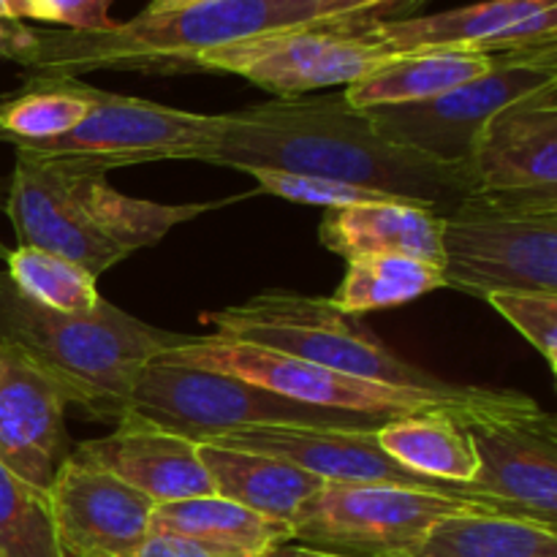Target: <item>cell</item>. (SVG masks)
Returning <instances> with one entry per match:
<instances>
[{"instance_id":"6da1fadb","label":"cell","mask_w":557,"mask_h":557,"mask_svg":"<svg viewBox=\"0 0 557 557\" xmlns=\"http://www.w3.org/2000/svg\"><path fill=\"white\" fill-rule=\"evenodd\" d=\"M207 163L234 172L272 169L375 190L449 215L476 194L471 166L441 163L389 141L343 96L275 98L221 114Z\"/></svg>"},{"instance_id":"7a4b0ae2","label":"cell","mask_w":557,"mask_h":557,"mask_svg":"<svg viewBox=\"0 0 557 557\" xmlns=\"http://www.w3.org/2000/svg\"><path fill=\"white\" fill-rule=\"evenodd\" d=\"M221 205H161L120 194L107 172L76 158L14 150L3 210L20 245L49 250L101 277L141 248Z\"/></svg>"},{"instance_id":"3957f363","label":"cell","mask_w":557,"mask_h":557,"mask_svg":"<svg viewBox=\"0 0 557 557\" xmlns=\"http://www.w3.org/2000/svg\"><path fill=\"white\" fill-rule=\"evenodd\" d=\"M319 0H201L166 14H145L98 33H36L16 63L36 76H71L92 71L185 74L212 49L315 25Z\"/></svg>"},{"instance_id":"277c9868","label":"cell","mask_w":557,"mask_h":557,"mask_svg":"<svg viewBox=\"0 0 557 557\" xmlns=\"http://www.w3.org/2000/svg\"><path fill=\"white\" fill-rule=\"evenodd\" d=\"M190 337L145 324L107 299L90 313L41 308L0 272V343L27 354L69 389L74 406L101 419L114 422L141 368Z\"/></svg>"},{"instance_id":"5b68a950","label":"cell","mask_w":557,"mask_h":557,"mask_svg":"<svg viewBox=\"0 0 557 557\" xmlns=\"http://www.w3.org/2000/svg\"><path fill=\"white\" fill-rule=\"evenodd\" d=\"M158 359L232 375V379L248 381V384L275 392L288 400L305 403V406L381 419L446 413V417H455L462 428H468L476 422L525 417V413L542 408L536 400L517 389H490V386L466 384H449L444 389H413V386L354 379V375L335 373V370L319 368V364L302 362V359L286 357V354L245 346V343H234L218 335H194L190 343L172 348Z\"/></svg>"},{"instance_id":"8992f818","label":"cell","mask_w":557,"mask_h":557,"mask_svg":"<svg viewBox=\"0 0 557 557\" xmlns=\"http://www.w3.org/2000/svg\"><path fill=\"white\" fill-rule=\"evenodd\" d=\"M446 288L557 294V190H476L441 226Z\"/></svg>"},{"instance_id":"52a82bcc","label":"cell","mask_w":557,"mask_h":557,"mask_svg":"<svg viewBox=\"0 0 557 557\" xmlns=\"http://www.w3.org/2000/svg\"><path fill=\"white\" fill-rule=\"evenodd\" d=\"M120 417L139 419L194 444L250 428L381 430L392 419L305 406L270 389L185 364L152 359L136 375ZM114 419V422H117Z\"/></svg>"},{"instance_id":"ba28073f","label":"cell","mask_w":557,"mask_h":557,"mask_svg":"<svg viewBox=\"0 0 557 557\" xmlns=\"http://www.w3.org/2000/svg\"><path fill=\"white\" fill-rule=\"evenodd\" d=\"M205 321L215 326L218 337L286 354L354 379L413 389H444L451 384L397 357L359 324L357 315L341 313L324 297L270 288L239 305L212 310Z\"/></svg>"},{"instance_id":"9c48e42d","label":"cell","mask_w":557,"mask_h":557,"mask_svg":"<svg viewBox=\"0 0 557 557\" xmlns=\"http://www.w3.org/2000/svg\"><path fill=\"white\" fill-rule=\"evenodd\" d=\"M493 506L471 498L389 487L324 482L292 520V542L346 557H413L441 520Z\"/></svg>"},{"instance_id":"30bf717a","label":"cell","mask_w":557,"mask_h":557,"mask_svg":"<svg viewBox=\"0 0 557 557\" xmlns=\"http://www.w3.org/2000/svg\"><path fill=\"white\" fill-rule=\"evenodd\" d=\"M557 82V49L504 54L493 71L441 96L397 107L362 109L381 136L441 163L468 166L476 136L498 109Z\"/></svg>"},{"instance_id":"8fae6325","label":"cell","mask_w":557,"mask_h":557,"mask_svg":"<svg viewBox=\"0 0 557 557\" xmlns=\"http://www.w3.org/2000/svg\"><path fill=\"white\" fill-rule=\"evenodd\" d=\"M221 123V114L183 112L98 90L96 103L74 131L38 145H14V150L33 158H76L103 172L152 161L207 163Z\"/></svg>"},{"instance_id":"7c38bea8","label":"cell","mask_w":557,"mask_h":557,"mask_svg":"<svg viewBox=\"0 0 557 557\" xmlns=\"http://www.w3.org/2000/svg\"><path fill=\"white\" fill-rule=\"evenodd\" d=\"M392 54L357 27L305 25L212 49L196 60V71L243 76L277 98H302L321 87L354 85Z\"/></svg>"},{"instance_id":"4fadbf2b","label":"cell","mask_w":557,"mask_h":557,"mask_svg":"<svg viewBox=\"0 0 557 557\" xmlns=\"http://www.w3.org/2000/svg\"><path fill=\"white\" fill-rule=\"evenodd\" d=\"M389 52L471 49L533 54L557 49V0H484L428 16H395L357 27Z\"/></svg>"},{"instance_id":"5bb4252c","label":"cell","mask_w":557,"mask_h":557,"mask_svg":"<svg viewBox=\"0 0 557 557\" xmlns=\"http://www.w3.org/2000/svg\"><path fill=\"white\" fill-rule=\"evenodd\" d=\"M479 471L468 490L509 517L557 528V419L544 408L525 417L468 424Z\"/></svg>"},{"instance_id":"9a60e30c","label":"cell","mask_w":557,"mask_h":557,"mask_svg":"<svg viewBox=\"0 0 557 557\" xmlns=\"http://www.w3.org/2000/svg\"><path fill=\"white\" fill-rule=\"evenodd\" d=\"M375 433H379V430L250 428L237 430V433L218 435V438L207 441V444L277 457V460L302 468V471L313 473V476L324 479V482L389 484V487L424 490V493L451 495V498L482 500V504L493 506L498 515H506L498 504L482 498V495H476L473 490L435 482V479L419 476V473L397 466V462L381 449Z\"/></svg>"},{"instance_id":"2e32d148","label":"cell","mask_w":557,"mask_h":557,"mask_svg":"<svg viewBox=\"0 0 557 557\" xmlns=\"http://www.w3.org/2000/svg\"><path fill=\"white\" fill-rule=\"evenodd\" d=\"M63 557H125L147 536L152 504L96 462L69 451L47 490Z\"/></svg>"},{"instance_id":"e0dca14e","label":"cell","mask_w":557,"mask_h":557,"mask_svg":"<svg viewBox=\"0 0 557 557\" xmlns=\"http://www.w3.org/2000/svg\"><path fill=\"white\" fill-rule=\"evenodd\" d=\"M69 406L74 397L63 384L20 348L0 343V462L44 493L69 457Z\"/></svg>"},{"instance_id":"ac0fdd59","label":"cell","mask_w":557,"mask_h":557,"mask_svg":"<svg viewBox=\"0 0 557 557\" xmlns=\"http://www.w3.org/2000/svg\"><path fill=\"white\" fill-rule=\"evenodd\" d=\"M468 166L479 190H557V82L498 109Z\"/></svg>"},{"instance_id":"d6986e66","label":"cell","mask_w":557,"mask_h":557,"mask_svg":"<svg viewBox=\"0 0 557 557\" xmlns=\"http://www.w3.org/2000/svg\"><path fill=\"white\" fill-rule=\"evenodd\" d=\"M74 451L139 490L156 506L215 495L199 457V444L139 419L120 417L114 433L85 441Z\"/></svg>"},{"instance_id":"ffe728a7","label":"cell","mask_w":557,"mask_h":557,"mask_svg":"<svg viewBox=\"0 0 557 557\" xmlns=\"http://www.w3.org/2000/svg\"><path fill=\"white\" fill-rule=\"evenodd\" d=\"M441 226L444 218L424 205L403 199L326 210L319 239L346 261L359 256H411L441 267Z\"/></svg>"},{"instance_id":"44dd1931","label":"cell","mask_w":557,"mask_h":557,"mask_svg":"<svg viewBox=\"0 0 557 557\" xmlns=\"http://www.w3.org/2000/svg\"><path fill=\"white\" fill-rule=\"evenodd\" d=\"M504 54L471 52V49H419L392 54L386 63L346 87L343 98L354 109L397 107L441 96L446 90L479 79L498 65Z\"/></svg>"},{"instance_id":"7402d4cb","label":"cell","mask_w":557,"mask_h":557,"mask_svg":"<svg viewBox=\"0 0 557 557\" xmlns=\"http://www.w3.org/2000/svg\"><path fill=\"white\" fill-rule=\"evenodd\" d=\"M199 457L212 482V493L288 525L299 506L324 484V479L302 468L256 451L199 444Z\"/></svg>"},{"instance_id":"603a6c76","label":"cell","mask_w":557,"mask_h":557,"mask_svg":"<svg viewBox=\"0 0 557 557\" xmlns=\"http://www.w3.org/2000/svg\"><path fill=\"white\" fill-rule=\"evenodd\" d=\"M150 528L199 539L212 547L232 549V553L248 557H261L270 549L292 542L288 522L270 520V517L245 509V506L221 498V495L158 504L152 511Z\"/></svg>"},{"instance_id":"cb8c5ba5","label":"cell","mask_w":557,"mask_h":557,"mask_svg":"<svg viewBox=\"0 0 557 557\" xmlns=\"http://www.w3.org/2000/svg\"><path fill=\"white\" fill-rule=\"evenodd\" d=\"M381 449L408 471L468 487L479 471L471 435L446 413H417L386 422L375 433Z\"/></svg>"},{"instance_id":"d4e9b609","label":"cell","mask_w":557,"mask_h":557,"mask_svg":"<svg viewBox=\"0 0 557 557\" xmlns=\"http://www.w3.org/2000/svg\"><path fill=\"white\" fill-rule=\"evenodd\" d=\"M413 557H557V528L520 517L462 511L441 520Z\"/></svg>"},{"instance_id":"484cf974","label":"cell","mask_w":557,"mask_h":557,"mask_svg":"<svg viewBox=\"0 0 557 557\" xmlns=\"http://www.w3.org/2000/svg\"><path fill=\"white\" fill-rule=\"evenodd\" d=\"M446 288L444 270L411 256H359L346 267L341 286L330 297L341 313L364 315L400 308L430 292Z\"/></svg>"},{"instance_id":"4316f807","label":"cell","mask_w":557,"mask_h":557,"mask_svg":"<svg viewBox=\"0 0 557 557\" xmlns=\"http://www.w3.org/2000/svg\"><path fill=\"white\" fill-rule=\"evenodd\" d=\"M98 90L71 76H33L30 87L0 101V139L38 145L74 131L96 103Z\"/></svg>"},{"instance_id":"83f0119b","label":"cell","mask_w":557,"mask_h":557,"mask_svg":"<svg viewBox=\"0 0 557 557\" xmlns=\"http://www.w3.org/2000/svg\"><path fill=\"white\" fill-rule=\"evenodd\" d=\"M5 275L16 292L58 313H90L101 302L98 283L74 261L49 250L16 245L5 253Z\"/></svg>"},{"instance_id":"f1b7e54d","label":"cell","mask_w":557,"mask_h":557,"mask_svg":"<svg viewBox=\"0 0 557 557\" xmlns=\"http://www.w3.org/2000/svg\"><path fill=\"white\" fill-rule=\"evenodd\" d=\"M0 557H63L47 493L0 462Z\"/></svg>"},{"instance_id":"f546056e","label":"cell","mask_w":557,"mask_h":557,"mask_svg":"<svg viewBox=\"0 0 557 557\" xmlns=\"http://www.w3.org/2000/svg\"><path fill=\"white\" fill-rule=\"evenodd\" d=\"M484 302L493 305L542 354L549 370H557V294L495 292Z\"/></svg>"},{"instance_id":"4dcf8cb0","label":"cell","mask_w":557,"mask_h":557,"mask_svg":"<svg viewBox=\"0 0 557 557\" xmlns=\"http://www.w3.org/2000/svg\"><path fill=\"white\" fill-rule=\"evenodd\" d=\"M250 177L256 180L259 190L277 196V199L297 201V205H313L324 207V210H337V207L364 205V201H381L392 199V196L375 194V190L351 188V185L332 183V180L321 177H305V174L292 172H272V169H250Z\"/></svg>"},{"instance_id":"1f68e13d","label":"cell","mask_w":557,"mask_h":557,"mask_svg":"<svg viewBox=\"0 0 557 557\" xmlns=\"http://www.w3.org/2000/svg\"><path fill=\"white\" fill-rule=\"evenodd\" d=\"M114 0H5L9 20H36L74 33H98L114 27Z\"/></svg>"},{"instance_id":"d6a6232c","label":"cell","mask_w":557,"mask_h":557,"mask_svg":"<svg viewBox=\"0 0 557 557\" xmlns=\"http://www.w3.org/2000/svg\"><path fill=\"white\" fill-rule=\"evenodd\" d=\"M422 0H319L315 25L332 27H364L373 22L395 20L397 11L413 9Z\"/></svg>"},{"instance_id":"836d02e7","label":"cell","mask_w":557,"mask_h":557,"mask_svg":"<svg viewBox=\"0 0 557 557\" xmlns=\"http://www.w3.org/2000/svg\"><path fill=\"white\" fill-rule=\"evenodd\" d=\"M125 557H248L232 553V549L212 547V544L199 542V539L180 536L169 531H147V536L136 544Z\"/></svg>"},{"instance_id":"e575fe53","label":"cell","mask_w":557,"mask_h":557,"mask_svg":"<svg viewBox=\"0 0 557 557\" xmlns=\"http://www.w3.org/2000/svg\"><path fill=\"white\" fill-rule=\"evenodd\" d=\"M36 33L27 30L22 22L16 20H0V60H20L33 44Z\"/></svg>"},{"instance_id":"d590c367","label":"cell","mask_w":557,"mask_h":557,"mask_svg":"<svg viewBox=\"0 0 557 557\" xmlns=\"http://www.w3.org/2000/svg\"><path fill=\"white\" fill-rule=\"evenodd\" d=\"M261 557H346V555L324 553V549H313V547H305V544L288 542V544H281V547L270 549V553H264Z\"/></svg>"},{"instance_id":"8d00e7d4","label":"cell","mask_w":557,"mask_h":557,"mask_svg":"<svg viewBox=\"0 0 557 557\" xmlns=\"http://www.w3.org/2000/svg\"><path fill=\"white\" fill-rule=\"evenodd\" d=\"M196 3H201V0H150L145 14H166V11L188 9V5H196Z\"/></svg>"},{"instance_id":"74e56055","label":"cell","mask_w":557,"mask_h":557,"mask_svg":"<svg viewBox=\"0 0 557 557\" xmlns=\"http://www.w3.org/2000/svg\"><path fill=\"white\" fill-rule=\"evenodd\" d=\"M5 188H9V185L0 183V194H3V196H5ZM5 253H9V248H5V245L0 243V259H5Z\"/></svg>"},{"instance_id":"f35d334b","label":"cell","mask_w":557,"mask_h":557,"mask_svg":"<svg viewBox=\"0 0 557 557\" xmlns=\"http://www.w3.org/2000/svg\"><path fill=\"white\" fill-rule=\"evenodd\" d=\"M0 20H9V9H5V0H0Z\"/></svg>"}]
</instances>
